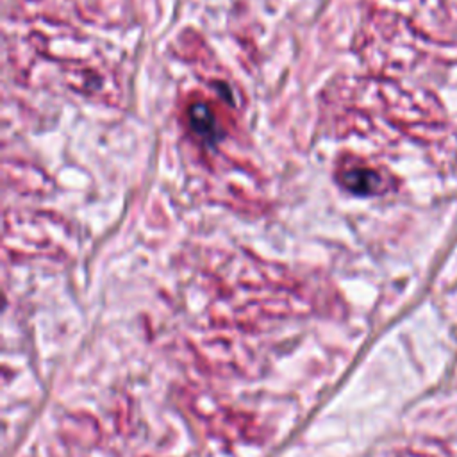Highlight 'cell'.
Returning a JSON list of instances; mask_svg holds the SVG:
<instances>
[{
	"label": "cell",
	"instance_id": "6da1fadb",
	"mask_svg": "<svg viewBox=\"0 0 457 457\" xmlns=\"http://www.w3.org/2000/svg\"><path fill=\"white\" fill-rule=\"evenodd\" d=\"M187 118H189V127L202 137L207 141H214L220 136V129H218V121L214 112L211 111V107L204 102H196L189 107L187 111Z\"/></svg>",
	"mask_w": 457,
	"mask_h": 457
},
{
	"label": "cell",
	"instance_id": "7a4b0ae2",
	"mask_svg": "<svg viewBox=\"0 0 457 457\" xmlns=\"http://www.w3.org/2000/svg\"><path fill=\"white\" fill-rule=\"evenodd\" d=\"M341 182L346 189L357 193V195H371L380 189L382 179L377 171L370 168H353L343 173Z\"/></svg>",
	"mask_w": 457,
	"mask_h": 457
}]
</instances>
